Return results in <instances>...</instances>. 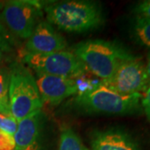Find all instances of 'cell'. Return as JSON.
I'll list each match as a JSON object with an SVG mask.
<instances>
[{"label": "cell", "mask_w": 150, "mask_h": 150, "mask_svg": "<svg viewBox=\"0 0 150 150\" xmlns=\"http://www.w3.org/2000/svg\"><path fill=\"white\" fill-rule=\"evenodd\" d=\"M87 71L101 79H110L123 63L136 58L123 45L103 39H90L79 43L72 51Z\"/></svg>", "instance_id": "cell-1"}, {"label": "cell", "mask_w": 150, "mask_h": 150, "mask_svg": "<svg viewBox=\"0 0 150 150\" xmlns=\"http://www.w3.org/2000/svg\"><path fill=\"white\" fill-rule=\"evenodd\" d=\"M49 23L66 33H82L102 26L104 15L101 7L90 1H65L46 6Z\"/></svg>", "instance_id": "cell-2"}, {"label": "cell", "mask_w": 150, "mask_h": 150, "mask_svg": "<svg viewBox=\"0 0 150 150\" xmlns=\"http://www.w3.org/2000/svg\"><path fill=\"white\" fill-rule=\"evenodd\" d=\"M142 97L141 93L123 95L113 91L101 82L79 93L75 103L81 110L89 113L129 115L141 112Z\"/></svg>", "instance_id": "cell-3"}, {"label": "cell", "mask_w": 150, "mask_h": 150, "mask_svg": "<svg viewBox=\"0 0 150 150\" xmlns=\"http://www.w3.org/2000/svg\"><path fill=\"white\" fill-rule=\"evenodd\" d=\"M43 104L33 75L24 66L14 65L8 87V105L12 115L19 122L41 111Z\"/></svg>", "instance_id": "cell-4"}, {"label": "cell", "mask_w": 150, "mask_h": 150, "mask_svg": "<svg viewBox=\"0 0 150 150\" xmlns=\"http://www.w3.org/2000/svg\"><path fill=\"white\" fill-rule=\"evenodd\" d=\"M23 60L35 72L62 78H79L85 74L87 69L72 51H59L49 54L26 53Z\"/></svg>", "instance_id": "cell-5"}, {"label": "cell", "mask_w": 150, "mask_h": 150, "mask_svg": "<svg viewBox=\"0 0 150 150\" xmlns=\"http://www.w3.org/2000/svg\"><path fill=\"white\" fill-rule=\"evenodd\" d=\"M42 6L35 1H8L2 8L1 18L14 36L27 40L41 21Z\"/></svg>", "instance_id": "cell-6"}, {"label": "cell", "mask_w": 150, "mask_h": 150, "mask_svg": "<svg viewBox=\"0 0 150 150\" xmlns=\"http://www.w3.org/2000/svg\"><path fill=\"white\" fill-rule=\"evenodd\" d=\"M101 82L123 95L143 94L150 86L146 65L138 57L123 63L110 79Z\"/></svg>", "instance_id": "cell-7"}, {"label": "cell", "mask_w": 150, "mask_h": 150, "mask_svg": "<svg viewBox=\"0 0 150 150\" xmlns=\"http://www.w3.org/2000/svg\"><path fill=\"white\" fill-rule=\"evenodd\" d=\"M35 81L43 103L58 105L79 91L77 82L72 79L35 72Z\"/></svg>", "instance_id": "cell-8"}, {"label": "cell", "mask_w": 150, "mask_h": 150, "mask_svg": "<svg viewBox=\"0 0 150 150\" xmlns=\"http://www.w3.org/2000/svg\"><path fill=\"white\" fill-rule=\"evenodd\" d=\"M65 38L48 21H41L26 40L25 51L30 54H49L65 50Z\"/></svg>", "instance_id": "cell-9"}, {"label": "cell", "mask_w": 150, "mask_h": 150, "mask_svg": "<svg viewBox=\"0 0 150 150\" xmlns=\"http://www.w3.org/2000/svg\"><path fill=\"white\" fill-rule=\"evenodd\" d=\"M92 150H141L127 132L121 129L95 131L92 135Z\"/></svg>", "instance_id": "cell-10"}, {"label": "cell", "mask_w": 150, "mask_h": 150, "mask_svg": "<svg viewBox=\"0 0 150 150\" xmlns=\"http://www.w3.org/2000/svg\"><path fill=\"white\" fill-rule=\"evenodd\" d=\"M42 111L33 113L18 122L13 139L14 150H39V135Z\"/></svg>", "instance_id": "cell-11"}, {"label": "cell", "mask_w": 150, "mask_h": 150, "mask_svg": "<svg viewBox=\"0 0 150 150\" xmlns=\"http://www.w3.org/2000/svg\"><path fill=\"white\" fill-rule=\"evenodd\" d=\"M131 33L137 43L150 48V18L137 15L131 25Z\"/></svg>", "instance_id": "cell-12"}, {"label": "cell", "mask_w": 150, "mask_h": 150, "mask_svg": "<svg viewBox=\"0 0 150 150\" xmlns=\"http://www.w3.org/2000/svg\"><path fill=\"white\" fill-rule=\"evenodd\" d=\"M59 150H89L82 142L79 135L70 127L61 129Z\"/></svg>", "instance_id": "cell-13"}, {"label": "cell", "mask_w": 150, "mask_h": 150, "mask_svg": "<svg viewBox=\"0 0 150 150\" xmlns=\"http://www.w3.org/2000/svg\"><path fill=\"white\" fill-rule=\"evenodd\" d=\"M14 45V39L0 17V49L4 52H9Z\"/></svg>", "instance_id": "cell-14"}, {"label": "cell", "mask_w": 150, "mask_h": 150, "mask_svg": "<svg viewBox=\"0 0 150 150\" xmlns=\"http://www.w3.org/2000/svg\"><path fill=\"white\" fill-rule=\"evenodd\" d=\"M18 122L12 114L0 113V131L13 136L18 129Z\"/></svg>", "instance_id": "cell-15"}, {"label": "cell", "mask_w": 150, "mask_h": 150, "mask_svg": "<svg viewBox=\"0 0 150 150\" xmlns=\"http://www.w3.org/2000/svg\"><path fill=\"white\" fill-rule=\"evenodd\" d=\"M10 73L4 69H0V99L8 103V87Z\"/></svg>", "instance_id": "cell-16"}, {"label": "cell", "mask_w": 150, "mask_h": 150, "mask_svg": "<svg viewBox=\"0 0 150 150\" xmlns=\"http://www.w3.org/2000/svg\"><path fill=\"white\" fill-rule=\"evenodd\" d=\"M15 141L13 136L0 131V150H14Z\"/></svg>", "instance_id": "cell-17"}, {"label": "cell", "mask_w": 150, "mask_h": 150, "mask_svg": "<svg viewBox=\"0 0 150 150\" xmlns=\"http://www.w3.org/2000/svg\"><path fill=\"white\" fill-rule=\"evenodd\" d=\"M134 12L138 16L150 18V0H146L139 3L135 7Z\"/></svg>", "instance_id": "cell-18"}, {"label": "cell", "mask_w": 150, "mask_h": 150, "mask_svg": "<svg viewBox=\"0 0 150 150\" xmlns=\"http://www.w3.org/2000/svg\"><path fill=\"white\" fill-rule=\"evenodd\" d=\"M141 106L149 122L150 123V86L143 93V97L141 99Z\"/></svg>", "instance_id": "cell-19"}, {"label": "cell", "mask_w": 150, "mask_h": 150, "mask_svg": "<svg viewBox=\"0 0 150 150\" xmlns=\"http://www.w3.org/2000/svg\"><path fill=\"white\" fill-rule=\"evenodd\" d=\"M0 113H5V114H12L9 109V105L2 99H0Z\"/></svg>", "instance_id": "cell-20"}, {"label": "cell", "mask_w": 150, "mask_h": 150, "mask_svg": "<svg viewBox=\"0 0 150 150\" xmlns=\"http://www.w3.org/2000/svg\"><path fill=\"white\" fill-rule=\"evenodd\" d=\"M146 71H147V75H148V79L150 84V52L148 54L147 57V64H146Z\"/></svg>", "instance_id": "cell-21"}, {"label": "cell", "mask_w": 150, "mask_h": 150, "mask_svg": "<svg viewBox=\"0 0 150 150\" xmlns=\"http://www.w3.org/2000/svg\"><path fill=\"white\" fill-rule=\"evenodd\" d=\"M4 53L0 49V64H1V62L3 61V59H4Z\"/></svg>", "instance_id": "cell-22"}]
</instances>
